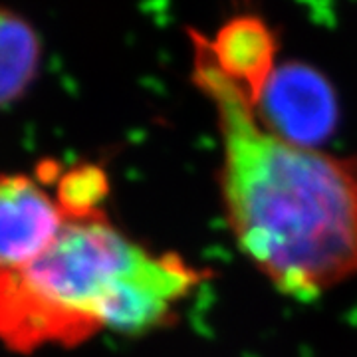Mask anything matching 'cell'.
<instances>
[{"mask_svg": "<svg viewBox=\"0 0 357 357\" xmlns=\"http://www.w3.org/2000/svg\"><path fill=\"white\" fill-rule=\"evenodd\" d=\"M192 84L217 114L220 189L243 252L280 292L310 300L357 274V159L270 133L189 28Z\"/></svg>", "mask_w": 357, "mask_h": 357, "instance_id": "6da1fadb", "label": "cell"}, {"mask_svg": "<svg viewBox=\"0 0 357 357\" xmlns=\"http://www.w3.org/2000/svg\"><path fill=\"white\" fill-rule=\"evenodd\" d=\"M199 282L195 268L131 241L100 208L70 218L28 266L0 272V344L32 356L105 330L151 332Z\"/></svg>", "mask_w": 357, "mask_h": 357, "instance_id": "7a4b0ae2", "label": "cell"}, {"mask_svg": "<svg viewBox=\"0 0 357 357\" xmlns=\"http://www.w3.org/2000/svg\"><path fill=\"white\" fill-rule=\"evenodd\" d=\"M58 167L50 159L30 173H0V272L34 262L70 220L54 185Z\"/></svg>", "mask_w": 357, "mask_h": 357, "instance_id": "3957f363", "label": "cell"}, {"mask_svg": "<svg viewBox=\"0 0 357 357\" xmlns=\"http://www.w3.org/2000/svg\"><path fill=\"white\" fill-rule=\"evenodd\" d=\"M255 112L270 133L310 149L330 139L340 119L330 79L304 62L278 64Z\"/></svg>", "mask_w": 357, "mask_h": 357, "instance_id": "277c9868", "label": "cell"}, {"mask_svg": "<svg viewBox=\"0 0 357 357\" xmlns=\"http://www.w3.org/2000/svg\"><path fill=\"white\" fill-rule=\"evenodd\" d=\"M204 44L217 70L250 100H260L278 68V36L258 14H234Z\"/></svg>", "mask_w": 357, "mask_h": 357, "instance_id": "5b68a950", "label": "cell"}, {"mask_svg": "<svg viewBox=\"0 0 357 357\" xmlns=\"http://www.w3.org/2000/svg\"><path fill=\"white\" fill-rule=\"evenodd\" d=\"M44 38L20 8L0 2V112L24 102L44 68Z\"/></svg>", "mask_w": 357, "mask_h": 357, "instance_id": "8992f818", "label": "cell"}]
</instances>
